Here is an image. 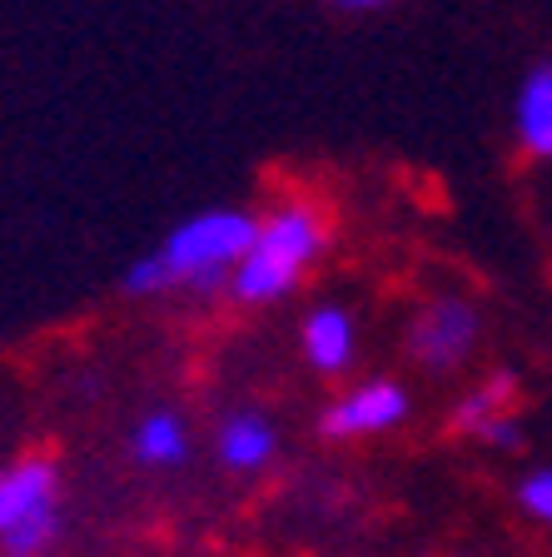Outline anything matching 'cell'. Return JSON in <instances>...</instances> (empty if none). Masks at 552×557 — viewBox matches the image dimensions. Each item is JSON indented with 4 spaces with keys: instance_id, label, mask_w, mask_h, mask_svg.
Returning <instances> with one entry per match:
<instances>
[{
    "instance_id": "10",
    "label": "cell",
    "mask_w": 552,
    "mask_h": 557,
    "mask_svg": "<svg viewBox=\"0 0 552 557\" xmlns=\"http://www.w3.org/2000/svg\"><path fill=\"white\" fill-rule=\"evenodd\" d=\"M56 533H60V512L40 508V512H30L25 522H15L11 533H0V543H5V553L11 557H40L50 543H56Z\"/></svg>"
},
{
    "instance_id": "11",
    "label": "cell",
    "mask_w": 552,
    "mask_h": 557,
    "mask_svg": "<svg viewBox=\"0 0 552 557\" xmlns=\"http://www.w3.org/2000/svg\"><path fill=\"white\" fill-rule=\"evenodd\" d=\"M507 394H513V379H488L478 394L463 404V413H458V423L463 429H478V423H488L493 413H503V404H507Z\"/></svg>"
},
{
    "instance_id": "3",
    "label": "cell",
    "mask_w": 552,
    "mask_h": 557,
    "mask_svg": "<svg viewBox=\"0 0 552 557\" xmlns=\"http://www.w3.org/2000/svg\"><path fill=\"white\" fill-rule=\"evenodd\" d=\"M473 338H478V319H473V309L468 304L443 299V304H433V309L418 313L408 344H414L418 363H428V369H453V363L473 348Z\"/></svg>"
},
{
    "instance_id": "5",
    "label": "cell",
    "mask_w": 552,
    "mask_h": 557,
    "mask_svg": "<svg viewBox=\"0 0 552 557\" xmlns=\"http://www.w3.org/2000/svg\"><path fill=\"white\" fill-rule=\"evenodd\" d=\"M40 508H56V468L46 458H30V463L0 473V533H11L15 522H25Z\"/></svg>"
},
{
    "instance_id": "7",
    "label": "cell",
    "mask_w": 552,
    "mask_h": 557,
    "mask_svg": "<svg viewBox=\"0 0 552 557\" xmlns=\"http://www.w3.org/2000/svg\"><path fill=\"white\" fill-rule=\"evenodd\" d=\"M304 354L329 373L344 369V363L354 359V324H348V313L344 309L309 313V324H304Z\"/></svg>"
},
{
    "instance_id": "12",
    "label": "cell",
    "mask_w": 552,
    "mask_h": 557,
    "mask_svg": "<svg viewBox=\"0 0 552 557\" xmlns=\"http://www.w3.org/2000/svg\"><path fill=\"white\" fill-rule=\"evenodd\" d=\"M125 289L130 294H160V289H170V269H164V259L150 255V259H139V264H130L125 269Z\"/></svg>"
},
{
    "instance_id": "1",
    "label": "cell",
    "mask_w": 552,
    "mask_h": 557,
    "mask_svg": "<svg viewBox=\"0 0 552 557\" xmlns=\"http://www.w3.org/2000/svg\"><path fill=\"white\" fill-rule=\"evenodd\" d=\"M319 244H323V230L309 205L279 209L269 224H259L249 255L234 264V294L240 299H279V294H289L294 278L314 264Z\"/></svg>"
},
{
    "instance_id": "13",
    "label": "cell",
    "mask_w": 552,
    "mask_h": 557,
    "mask_svg": "<svg viewBox=\"0 0 552 557\" xmlns=\"http://www.w3.org/2000/svg\"><path fill=\"white\" fill-rule=\"evenodd\" d=\"M473 433H478L483 443H493V448H518V443H523L518 423H513V418H503V413H493L488 423H478Z\"/></svg>"
},
{
    "instance_id": "2",
    "label": "cell",
    "mask_w": 552,
    "mask_h": 557,
    "mask_svg": "<svg viewBox=\"0 0 552 557\" xmlns=\"http://www.w3.org/2000/svg\"><path fill=\"white\" fill-rule=\"evenodd\" d=\"M259 224L240 209H209L184 220L180 230L164 239L160 259L170 269V284H195V289H214L244 255H249Z\"/></svg>"
},
{
    "instance_id": "14",
    "label": "cell",
    "mask_w": 552,
    "mask_h": 557,
    "mask_svg": "<svg viewBox=\"0 0 552 557\" xmlns=\"http://www.w3.org/2000/svg\"><path fill=\"white\" fill-rule=\"evenodd\" d=\"M523 503H528V512H538L542 522H552V473H532L528 483H523Z\"/></svg>"
},
{
    "instance_id": "9",
    "label": "cell",
    "mask_w": 552,
    "mask_h": 557,
    "mask_svg": "<svg viewBox=\"0 0 552 557\" xmlns=\"http://www.w3.org/2000/svg\"><path fill=\"white\" fill-rule=\"evenodd\" d=\"M139 463H180L184 458V423L174 413H150L135 433Z\"/></svg>"
},
{
    "instance_id": "8",
    "label": "cell",
    "mask_w": 552,
    "mask_h": 557,
    "mask_svg": "<svg viewBox=\"0 0 552 557\" xmlns=\"http://www.w3.org/2000/svg\"><path fill=\"white\" fill-rule=\"evenodd\" d=\"M219 453H224L230 468H259L274 453V429L259 413H234L219 433Z\"/></svg>"
},
{
    "instance_id": "6",
    "label": "cell",
    "mask_w": 552,
    "mask_h": 557,
    "mask_svg": "<svg viewBox=\"0 0 552 557\" xmlns=\"http://www.w3.org/2000/svg\"><path fill=\"white\" fill-rule=\"evenodd\" d=\"M518 139L523 150L552 160V65H538L518 90Z\"/></svg>"
},
{
    "instance_id": "4",
    "label": "cell",
    "mask_w": 552,
    "mask_h": 557,
    "mask_svg": "<svg viewBox=\"0 0 552 557\" xmlns=\"http://www.w3.org/2000/svg\"><path fill=\"white\" fill-rule=\"evenodd\" d=\"M398 418H403V388H393V383H368V388L339 398V404L323 413V433H329V438H358V433L389 429Z\"/></svg>"
},
{
    "instance_id": "15",
    "label": "cell",
    "mask_w": 552,
    "mask_h": 557,
    "mask_svg": "<svg viewBox=\"0 0 552 557\" xmlns=\"http://www.w3.org/2000/svg\"><path fill=\"white\" fill-rule=\"evenodd\" d=\"M339 11H379V5H389V0H334Z\"/></svg>"
}]
</instances>
